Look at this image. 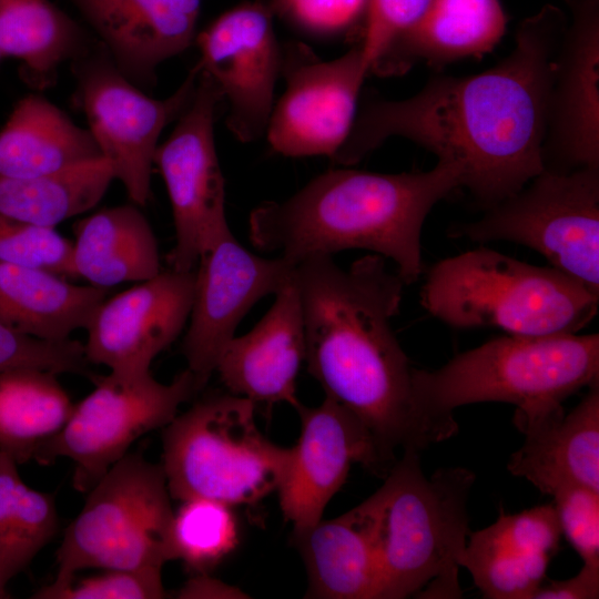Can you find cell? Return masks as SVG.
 <instances>
[{
    "mask_svg": "<svg viewBox=\"0 0 599 599\" xmlns=\"http://www.w3.org/2000/svg\"><path fill=\"white\" fill-rule=\"evenodd\" d=\"M369 0H276L278 10L307 32L333 35L356 24Z\"/></svg>",
    "mask_w": 599,
    "mask_h": 599,
    "instance_id": "obj_38",
    "label": "cell"
},
{
    "mask_svg": "<svg viewBox=\"0 0 599 599\" xmlns=\"http://www.w3.org/2000/svg\"><path fill=\"white\" fill-rule=\"evenodd\" d=\"M84 344L68 338L53 342L14 332L0 324V372L31 368L59 374L94 376Z\"/></svg>",
    "mask_w": 599,
    "mask_h": 599,
    "instance_id": "obj_34",
    "label": "cell"
},
{
    "mask_svg": "<svg viewBox=\"0 0 599 599\" xmlns=\"http://www.w3.org/2000/svg\"><path fill=\"white\" fill-rule=\"evenodd\" d=\"M430 0H369L361 45L368 73L372 67L424 12Z\"/></svg>",
    "mask_w": 599,
    "mask_h": 599,
    "instance_id": "obj_37",
    "label": "cell"
},
{
    "mask_svg": "<svg viewBox=\"0 0 599 599\" xmlns=\"http://www.w3.org/2000/svg\"><path fill=\"white\" fill-rule=\"evenodd\" d=\"M174 512L172 541L175 560L206 572L237 545V524L231 506L207 498H192Z\"/></svg>",
    "mask_w": 599,
    "mask_h": 599,
    "instance_id": "obj_32",
    "label": "cell"
},
{
    "mask_svg": "<svg viewBox=\"0 0 599 599\" xmlns=\"http://www.w3.org/2000/svg\"><path fill=\"white\" fill-rule=\"evenodd\" d=\"M448 235L527 246L599 294V169L544 170L479 220L454 224Z\"/></svg>",
    "mask_w": 599,
    "mask_h": 599,
    "instance_id": "obj_9",
    "label": "cell"
},
{
    "mask_svg": "<svg viewBox=\"0 0 599 599\" xmlns=\"http://www.w3.org/2000/svg\"><path fill=\"white\" fill-rule=\"evenodd\" d=\"M475 474L440 468L425 477L419 451L403 450L369 496L379 572L378 599L460 598L459 559L469 535Z\"/></svg>",
    "mask_w": 599,
    "mask_h": 599,
    "instance_id": "obj_4",
    "label": "cell"
},
{
    "mask_svg": "<svg viewBox=\"0 0 599 599\" xmlns=\"http://www.w3.org/2000/svg\"><path fill=\"white\" fill-rule=\"evenodd\" d=\"M162 467L172 498H207L253 505L276 491L290 448L267 439L255 422V404L216 394L176 415L163 430Z\"/></svg>",
    "mask_w": 599,
    "mask_h": 599,
    "instance_id": "obj_7",
    "label": "cell"
},
{
    "mask_svg": "<svg viewBox=\"0 0 599 599\" xmlns=\"http://www.w3.org/2000/svg\"><path fill=\"white\" fill-rule=\"evenodd\" d=\"M2 59L1 54H0V60Z\"/></svg>",
    "mask_w": 599,
    "mask_h": 599,
    "instance_id": "obj_41",
    "label": "cell"
},
{
    "mask_svg": "<svg viewBox=\"0 0 599 599\" xmlns=\"http://www.w3.org/2000/svg\"><path fill=\"white\" fill-rule=\"evenodd\" d=\"M254 327L224 347L215 372L230 393L268 407L287 403L294 408L296 378L305 362V331L301 301L292 280Z\"/></svg>",
    "mask_w": 599,
    "mask_h": 599,
    "instance_id": "obj_20",
    "label": "cell"
},
{
    "mask_svg": "<svg viewBox=\"0 0 599 599\" xmlns=\"http://www.w3.org/2000/svg\"><path fill=\"white\" fill-rule=\"evenodd\" d=\"M522 446L507 469L554 495L572 485L599 491V383L588 387L579 404L519 429Z\"/></svg>",
    "mask_w": 599,
    "mask_h": 599,
    "instance_id": "obj_22",
    "label": "cell"
},
{
    "mask_svg": "<svg viewBox=\"0 0 599 599\" xmlns=\"http://www.w3.org/2000/svg\"><path fill=\"white\" fill-rule=\"evenodd\" d=\"M57 376L31 368L0 372V448L18 464L33 459L72 412Z\"/></svg>",
    "mask_w": 599,
    "mask_h": 599,
    "instance_id": "obj_29",
    "label": "cell"
},
{
    "mask_svg": "<svg viewBox=\"0 0 599 599\" xmlns=\"http://www.w3.org/2000/svg\"><path fill=\"white\" fill-rule=\"evenodd\" d=\"M567 26L547 6L520 24L514 50L494 68L433 78L404 100L368 99L332 161L351 166L402 136L456 165L475 202L495 206L544 171L548 101Z\"/></svg>",
    "mask_w": 599,
    "mask_h": 599,
    "instance_id": "obj_1",
    "label": "cell"
},
{
    "mask_svg": "<svg viewBox=\"0 0 599 599\" xmlns=\"http://www.w3.org/2000/svg\"><path fill=\"white\" fill-rule=\"evenodd\" d=\"M115 180L100 159L32 177L0 176V215L45 227L93 209Z\"/></svg>",
    "mask_w": 599,
    "mask_h": 599,
    "instance_id": "obj_30",
    "label": "cell"
},
{
    "mask_svg": "<svg viewBox=\"0 0 599 599\" xmlns=\"http://www.w3.org/2000/svg\"><path fill=\"white\" fill-rule=\"evenodd\" d=\"M97 41L50 0H0V54L19 62L20 78L34 91L53 87L61 65Z\"/></svg>",
    "mask_w": 599,
    "mask_h": 599,
    "instance_id": "obj_28",
    "label": "cell"
},
{
    "mask_svg": "<svg viewBox=\"0 0 599 599\" xmlns=\"http://www.w3.org/2000/svg\"><path fill=\"white\" fill-rule=\"evenodd\" d=\"M222 101L212 78L200 70L190 103L154 155L172 207L175 244L166 260L175 271H193L206 244L229 225L225 181L214 139L216 108Z\"/></svg>",
    "mask_w": 599,
    "mask_h": 599,
    "instance_id": "obj_12",
    "label": "cell"
},
{
    "mask_svg": "<svg viewBox=\"0 0 599 599\" xmlns=\"http://www.w3.org/2000/svg\"><path fill=\"white\" fill-rule=\"evenodd\" d=\"M173 519L162 465L128 453L88 491L64 531L50 585L64 586L92 568L162 569L175 560Z\"/></svg>",
    "mask_w": 599,
    "mask_h": 599,
    "instance_id": "obj_8",
    "label": "cell"
},
{
    "mask_svg": "<svg viewBox=\"0 0 599 599\" xmlns=\"http://www.w3.org/2000/svg\"><path fill=\"white\" fill-rule=\"evenodd\" d=\"M194 280L195 270L169 267L104 300L85 327L89 363L123 374L150 372L189 321Z\"/></svg>",
    "mask_w": 599,
    "mask_h": 599,
    "instance_id": "obj_17",
    "label": "cell"
},
{
    "mask_svg": "<svg viewBox=\"0 0 599 599\" xmlns=\"http://www.w3.org/2000/svg\"><path fill=\"white\" fill-rule=\"evenodd\" d=\"M118 69L140 89L194 40L202 0H69Z\"/></svg>",
    "mask_w": 599,
    "mask_h": 599,
    "instance_id": "obj_19",
    "label": "cell"
},
{
    "mask_svg": "<svg viewBox=\"0 0 599 599\" xmlns=\"http://www.w3.org/2000/svg\"><path fill=\"white\" fill-rule=\"evenodd\" d=\"M367 73L361 43L326 61L301 42L286 43L281 63L285 91L274 103L265 132L272 150L284 156L332 160L351 132Z\"/></svg>",
    "mask_w": 599,
    "mask_h": 599,
    "instance_id": "obj_13",
    "label": "cell"
},
{
    "mask_svg": "<svg viewBox=\"0 0 599 599\" xmlns=\"http://www.w3.org/2000/svg\"><path fill=\"white\" fill-rule=\"evenodd\" d=\"M162 569H108L83 579L74 578L64 586L48 585L32 598L39 599H160L166 592Z\"/></svg>",
    "mask_w": 599,
    "mask_h": 599,
    "instance_id": "obj_35",
    "label": "cell"
},
{
    "mask_svg": "<svg viewBox=\"0 0 599 599\" xmlns=\"http://www.w3.org/2000/svg\"><path fill=\"white\" fill-rule=\"evenodd\" d=\"M18 463L0 448V597L54 537L58 514L53 497L27 486Z\"/></svg>",
    "mask_w": 599,
    "mask_h": 599,
    "instance_id": "obj_31",
    "label": "cell"
},
{
    "mask_svg": "<svg viewBox=\"0 0 599 599\" xmlns=\"http://www.w3.org/2000/svg\"><path fill=\"white\" fill-rule=\"evenodd\" d=\"M200 60L226 100V126L241 142L262 138L274 106L282 45L271 10L258 2L237 6L196 37Z\"/></svg>",
    "mask_w": 599,
    "mask_h": 599,
    "instance_id": "obj_15",
    "label": "cell"
},
{
    "mask_svg": "<svg viewBox=\"0 0 599 599\" xmlns=\"http://www.w3.org/2000/svg\"><path fill=\"white\" fill-rule=\"evenodd\" d=\"M307 572L306 598L378 599L370 497L347 512L293 532Z\"/></svg>",
    "mask_w": 599,
    "mask_h": 599,
    "instance_id": "obj_23",
    "label": "cell"
},
{
    "mask_svg": "<svg viewBox=\"0 0 599 599\" xmlns=\"http://www.w3.org/2000/svg\"><path fill=\"white\" fill-rule=\"evenodd\" d=\"M599 598V565L583 564L580 571L565 580L541 585L532 599H597Z\"/></svg>",
    "mask_w": 599,
    "mask_h": 599,
    "instance_id": "obj_39",
    "label": "cell"
},
{
    "mask_svg": "<svg viewBox=\"0 0 599 599\" xmlns=\"http://www.w3.org/2000/svg\"><path fill=\"white\" fill-rule=\"evenodd\" d=\"M460 186V170L444 161L426 172L395 174L331 169L288 199L257 205L250 240L292 265L317 254L370 251L392 260L404 284H413L423 274L425 220Z\"/></svg>",
    "mask_w": 599,
    "mask_h": 599,
    "instance_id": "obj_3",
    "label": "cell"
},
{
    "mask_svg": "<svg viewBox=\"0 0 599 599\" xmlns=\"http://www.w3.org/2000/svg\"><path fill=\"white\" fill-rule=\"evenodd\" d=\"M286 260L262 257L246 250L227 225L200 254L189 326L182 342L187 369L201 390L235 336L244 315L262 297L275 294L293 276Z\"/></svg>",
    "mask_w": 599,
    "mask_h": 599,
    "instance_id": "obj_14",
    "label": "cell"
},
{
    "mask_svg": "<svg viewBox=\"0 0 599 599\" xmlns=\"http://www.w3.org/2000/svg\"><path fill=\"white\" fill-rule=\"evenodd\" d=\"M75 278L106 288L146 281L161 271L158 241L136 204L104 207L73 225Z\"/></svg>",
    "mask_w": 599,
    "mask_h": 599,
    "instance_id": "obj_25",
    "label": "cell"
},
{
    "mask_svg": "<svg viewBox=\"0 0 599 599\" xmlns=\"http://www.w3.org/2000/svg\"><path fill=\"white\" fill-rule=\"evenodd\" d=\"M295 409L301 433L276 491L284 519L298 532L323 519L353 464L384 478L392 466L363 424L334 399L325 396L318 406L300 403Z\"/></svg>",
    "mask_w": 599,
    "mask_h": 599,
    "instance_id": "obj_16",
    "label": "cell"
},
{
    "mask_svg": "<svg viewBox=\"0 0 599 599\" xmlns=\"http://www.w3.org/2000/svg\"><path fill=\"white\" fill-rule=\"evenodd\" d=\"M100 159L89 129L39 93L20 99L0 130V176H39Z\"/></svg>",
    "mask_w": 599,
    "mask_h": 599,
    "instance_id": "obj_26",
    "label": "cell"
},
{
    "mask_svg": "<svg viewBox=\"0 0 599 599\" xmlns=\"http://www.w3.org/2000/svg\"><path fill=\"white\" fill-rule=\"evenodd\" d=\"M176 598L182 599H242L248 596L241 589L230 586L219 579L209 577L205 572L189 579L177 591Z\"/></svg>",
    "mask_w": 599,
    "mask_h": 599,
    "instance_id": "obj_40",
    "label": "cell"
},
{
    "mask_svg": "<svg viewBox=\"0 0 599 599\" xmlns=\"http://www.w3.org/2000/svg\"><path fill=\"white\" fill-rule=\"evenodd\" d=\"M74 78L72 105L87 118L103 159L132 203L143 206L151 195V174L159 138L190 103L200 69L195 64L165 99H154L115 65L105 47L95 44L70 63Z\"/></svg>",
    "mask_w": 599,
    "mask_h": 599,
    "instance_id": "obj_11",
    "label": "cell"
},
{
    "mask_svg": "<svg viewBox=\"0 0 599 599\" xmlns=\"http://www.w3.org/2000/svg\"><path fill=\"white\" fill-rule=\"evenodd\" d=\"M561 527L555 506L500 512L490 526L469 532L459 559L488 599H532L559 549Z\"/></svg>",
    "mask_w": 599,
    "mask_h": 599,
    "instance_id": "obj_21",
    "label": "cell"
},
{
    "mask_svg": "<svg viewBox=\"0 0 599 599\" xmlns=\"http://www.w3.org/2000/svg\"><path fill=\"white\" fill-rule=\"evenodd\" d=\"M106 294L49 271L0 264V324L24 335L68 339L87 327Z\"/></svg>",
    "mask_w": 599,
    "mask_h": 599,
    "instance_id": "obj_27",
    "label": "cell"
},
{
    "mask_svg": "<svg viewBox=\"0 0 599 599\" xmlns=\"http://www.w3.org/2000/svg\"><path fill=\"white\" fill-rule=\"evenodd\" d=\"M95 388L72 412L62 428L38 449L34 460L50 464L65 457L74 464L73 486L88 493L146 433L165 427L196 392L185 368L170 384L150 372H110L94 376Z\"/></svg>",
    "mask_w": 599,
    "mask_h": 599,
    "instance_id": "obj_10",
    "label": "cell"
},
{
    "mask_svg": "<svg viewBox=\"0 0 599 599\" xmlns=\"http://www.w3.org/2000/svg\"><path fill=\"white\" fill-rule=\"evenodd\" d=\"M573 20L556 57L542 145L544 170L599 169L598 0H568Z\"/></svg>",
    "mask_w": 599,
    "mask_h": 599,
    "instance_id": "obj_18",
    "label": "cell"
},
{
    "mask_svg": "<svg viewBox=\"0 0 599 599\" xmlns=\"http://www.w3.org/2000/svg\"><path fill=\"white\" fill-rule=\"evenodd\" d=\"M305 331L308 373L325 396L349 410L393 466L398 448L422 451L458 432L418 402L414 367L392 327L404 282L373 254L342 268L317 254L293 270Z\"/></svg>",
    "mask_w": 599,
    "mask_h": 599,
    "instance_id": "obj_2",
    "label": "cell"
},
{
    "mask_svg": "<svg viewBox=\"0 0 599 599\" xmlns=\"http://www.w3.org/2000/svg\"><path fill=\"white\" fill-rule=\"evenodd\" d=\"M506 23L498 0H430L369 72L399 74L416 61L440 67L480 55L499 42Z\"/></svg>",
    "mask_w": 599,
    "mask_h": 599,
    "instance_id": "obj_24",
    "label": "cell"
},
{
    "mask_svg": "<svg viewBox=\"0 0 599 599\" xmlns=\"http://www.w3.org/2000/svg\"><path fill=\"white\" fill-rule=\"evenodd\" d=\"M552 497L561 532L583 564L599 565V491L572 485Z\"/></svg>",
    "mask_w": 599,
    "mask_h": 599,
    "instance_id": "obj_36",
    "label": "cell"
},
{
    "mask_svg": "<svg viewBox=\"0 0 599 599\" xmlns=\"http://www.w3.org/2000/svg\"><path fill=\"white\" fill-rule=\"evenodd\" d=\"M416 397L434 417L454 423L460 406L502 402L517 407L518 429L562 413V403L599 383V335L500 336L444 366L413 372Z\"/></svg>",
    "mask_w": 599,
    "mask_h": 599,
    "instance_id": "obj_5",
    "label": "cell"
},
{
    "mask_svg": "<svg viewBox=\"0 0 599 599\" xmlns=\"http://www.w3.org/2000/svg\"><path fill=\"white\" fill-rule=\"evenodd\" d=\"M419 302L450 327L549 336L585 328L598 313L599 294L552 266L479 247L435 263Z\"/></svg>",
    "mask_w": 599,
    "mask_h": 599,
    "instance_id": "obj_6",
    "label": "cell"
},
{
    "mask_svg": "<svg viewBox=\"0 0 599 599\" xmlns=\"http://www.w3.org/2000/svg\"><path fill=\"white\" fill-rule=\"evenodd\" d=\"M0 264L49 271L75 278L72 242L54 227L39 226L0 215Z\"/></svg>",
    "mask_w": 599,
    "mask_h": 599,
    "instance_id": "obj_33",
    "label": "cell"
}]
</instances>
